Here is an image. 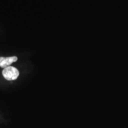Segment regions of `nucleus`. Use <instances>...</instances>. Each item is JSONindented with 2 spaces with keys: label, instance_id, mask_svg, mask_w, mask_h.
<instances>
[{
  "label": "nucleus",
  "instance_id": "1",
  "mask_svg": "<svg viewBox=\"0 0 128 128\" xmlns=\"http://www.w3.org/2000/svg\"><path fill=\"white\" fill-rule=\"evenodd\" d=\"M2 76L5 79L8 81H12L18 78L19 76V71L15 67L9 66L3 70Z\"/></svg>",
  "mask_w": 128,
  "mask_h": 128
},
{
  "label": "nucleus",
  "instance_id": "2",
  "mask_svg": "<svg viewBox=\"0 0 128 128\" xmlns=\"http://www.w3.org/2000/svg\"><path fill=\"white\" fill-rule=\"evenodd\" d=\"M18 60L17 56L10 57H0V67L2 68H6L9 66L13 62H15Z\"/></svg>",
  "mask_w": 128,
  "mask_h": 128
}]
</instances>
